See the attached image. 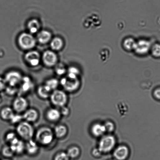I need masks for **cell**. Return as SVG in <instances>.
I'll list each match as a JSON object with an SVG mask.
<instances>
[{"mask_svg":"<svg viewBox=\"0 0 160 160\" xmlns=\"http://www.w3.org/2000/svg\"><path fill=\"white\" fill-rule=\"evenodd\" d=\"M34 138L39 145L47 147L52 143L55 136L53 129L49 127L44 126L40 127L35 131Z\"/></svg>","mask_w":160,"mask_h":160,"instance_id":"6da1fadb","label":"cell"},{"mask_svg":"<svg viewBox=\"0 0 160 160\" xmlns=\"http://www.w3.org/2000/svg\"><path fill=\"white\" fill-rule=\"evenodd\" d=\"M35 131L32 123L23 120L16 125V133L22 140L26 142L34 139Z\"/></svg>","mask_w":160,"mask_h":160,"instance_id":"7a4b0ae2","label":"cell"},{"mask_svg":"<svg viewBox=\"0 0 160 160\" xmlns=\"http://www.w3.org/2000/svg\"><path fill=\"white\" fill-rule=\"evenodd\" d=\"M49 99L51 104L58 108L67 106L68 101L67 92L64 90L58 89L52 92Z\"/></svg>","mask_w":160,"mask_h":160,"instance_id":"3957f363","label":"cell"},{"mask_svg":"<svg viewBox=\"0 0 160 160\" xmlns=\"http://www.w3.org/2000/svg\"><path fill=\"white\" fill-rule=\"evenodd\" d=\"M18 43L19 46L22 49L31 50L35 46L36 40L32 34L23 32L19 36Z\"/></svg>","mask_w":160,"mask_h":160,"instance_id":"277c9868","label":"cell"},{"mask_svg":"<svg viewBox=\"0 0 160 160\" xmlns=\"http://www.w3.org/2000/svg\"><path fill=\"white\" fill-rule=\"evenodd\" d=\"M116 144L115 138L109 135L102 138L99 143L98 148L102 153H109L113 149Z\"/></svg>","mask_w":160,"mask_h":160,"instance_id":"5b68a950","label":"cell"},{"mask_svg":"<svg viewBox=\"0 0 160 160\" xmlns=\"http://www.w3.org/2000/svg\"><path fill=\"white\" fill-rule=\"evenodd\" d=\"M28 100L23 96L17 95L13 101L12 108L17 113L23 114L29 108Z\"/></svg>","mask_w":160,"mask_h":160,"instance_id":"8992f818","label":"cell"},{"mask_svg":"<svg viewBox=\"0 0 160 160\" xmlns=\"http://www.w3.org/2000/svg\"><path fill=\"white\" fill-rule=\"evenodd\" d=\"M59 81V85L67 92H73L79 88L80 83L78 79H71L67 76L63 78Z\"/></svg>","mask_w":160,"mask_h":160,"instance_id":"52a82bcc","label":"cell"},{"mask_svg":"<svg viewBox=\"0 0 160 160\" xmlns=\"http://www.w3.org/2000/svg\"><path fill=\"white\" fill-rule=\"evenodd\" d=\"M23 78V76L19 72L12 70L6 73L4 79L7 85L18 87Z\"/></svg>","mask_w":160,"mask_h":160,"instance_id":"ba28073f","label":"cell"},{"mask_svg":"<svg viewBox=\"0 0 160 160\" xmlns=\"http://www.w3.org/2000/svg\"><path fill=\"white\" fill-rule=\"evenodd\" d=\"M34 87V83L30 78L28 76L23 77L21 82L18 87V95L24 96L31 92Z\"/></svg>","mask_w":160,"mask_h":160,"instance_id":"9c48e42d","label":"cell"},{"mask_svg":"<svg viewBox=\"0 0 160 160\" xmlns=\"http://www.w3.org/2000/svg\"><path fill=\"white\" fill-rule=\"evenodd\" d=\"M42 60L45 65L48 67L55 66L58 62V56L55 52L51 50H47L43 53Z\"/></svg>","mask_w":160,"mask_h":160,"instance_id":"30bf717a","label":"cell"},{"mask_svg":"<svg viewBox=\"0 0 160 160\" xmlns=\"http://www.w3.org/2000/svg\"><path fill=\"white\" fill-rule=\"evenodd\" d=\"M24 59L26 62L31 67H36L40 64V55L37 51H29L25 54Z\"/></svg>","mask_w":160,"mask_h":160,"instance_id":"8fae6325","label":"cell"},{"mask_svg":"<svg viewBox=\"0 0 160 160\" xmlns=\"http://www.w3.org/2000/svg\"><path fill=\"white\" fill-rule=\"evenodd\" d=\"M45 117L46 120L51 123H56L60 120L61 113L59 109L56 108H51L47 110L45 112Z\"/></svg>","mask_w":160,"mask_h":160,"instance_id":"7c38bea8","label":"cell"},{"mask_svg":"<svg viewBox=\"0 0 160 160\" xmlns=\"http://www.w3.org/2000/svg\"><path fill=\"white\" fill-rule=\"evenodd\" d=\"M15 154H21L25 151V142L18 137L9 144Z\"/></svg>","mask_w":160,"mask_h":160,"instance_id":"4fadbf2b","label":"cell"},{"mask_svg":"<svg viewBox=\"0 0 160 160\" xmlns=\"http://www.w3.org/2000/svg\"><path fill=\"white\" fill-rule=\"evenodd\" d=\"M23 120L31 123H35L39 120V113L34 108H28L23 114Z\"/></svg>","mask_w":160,"mask_h":160,"instance_id":"5bb4252c","label":"cell"},{"mask_svg":"<svg viewBox=\"0 0 160 160\" xmlns=\"http://www.w3.org/2000/svg\"><path fill=\"white\" fill-rule=\"evenodd\" d=\"M129 155V149L124 145L117 147L113 153L114 157L116 160H125L128 158Z\"/></svg>","mask_w":160,"mask_h":160,"instance_id":"9a60e30c","label":"cell"},{"mask_svg":"<svg viewBox=\"0 0 160 160\" xmlns=\"http://www.w3.org/2000/svg\"><path fill=\"white\" fill-rule=\"evenodd\" d=\"M40 146L34 139H31L25 142V151L28 154L33 156L38 152Z\"/></svg>","mask_w":160,"mask_h":160,"instance_id":"2e32d148","label":"cell"},{"mask_svg":"<svg viewBox=\"0 0 160 160\" xmlns=\"http://www.w3.org/2000/svg\"><path fill=\"white\" fill-rule=\"evenodd\" d=\"M151 48L149 42L146 40H142L136 43L134 50L138 54H145L149 51Z\"/></svg>","mask_w":160,"mask_h":160,"instance_id":"e0dca14e","label":"cell"},{"mask_svg":"<svg viewBox=\"0 0 160 160\" xmlns=\"http://www.w3.org/2000/svg\"><path fill=\"white\" fill-rule=\"evenodd\" d=\"M55 138L62 139L65 138L68 134V130L66 125L62 124L56 125L53 129Z\"/></svg>","mask_w":160,"mask_h":160,"instance_id":"ac0fdd59","label":"cell"},{"mask_svg":"<svg viewBox=\"0 0 160 160\" xmlns=\"http://www.w3.org/2000/svg\"><path fill=\"white\" fill-rule=\"evenodd\" d=\"M52 91L47 87L45 84L41 85L37 88V93L39 98L43 100L49 99Z\"/></svg>","mask_w":160,"mask_h":160,"instance_id":"d6986e66","label":"cell"},{"mask_svg":"<svg viewBox=\"0 0 160 160\" xmlns=\"http://www.w3.org/2000/svg\"><path fill=\"white\" fill-rule=\"evenodd\" d=\"M51 39L52 34L49 31L44 30L40 31L37 34V41L41 44H45L49 43Z\"/></svg>","mask_w":160,"mask_h":160,"instance_id":"ffe728a7","label":"cell"},{"mask_svg":"<svg viewBox=\"0 0 160 160\" xmlns=\"http://www.w3.org/2000/svg\"><path fill=\"white\" fill-rule=\"evenodd\" d=\"M15 113L12 108L5 107L0 111V117L3 120L9 121Z\"/></svg>","mask_w":160,"mask_h":160,"instance_id":"44dd1931","label":"cell"},{"mask_svg":"<svg viewBox=\"0 0 160 160\" xmlns=\"http://www.w3.org/2000/svg\"><path fill=\"white\" fill-rule=\"evenodd\" d=\"M28 29L31 34H35L38 32L41 27L40 22L35 18L30 20L27 24Z\"/></svg>","mask_w":160,"mask_h":160,"instance_id":"7402d4cb","label":"cell"},{"mask_svg":"<svg viewBox=\"0 0 160 160\" xmlns=\"http://www.w3.org/2000/svg\"><path fill=\"white\" fill-rule=\"evenodd\" d=\"M64 45L63 40L60 37H54L50 41V47L53 51H60Z\"/></svg>","mask_w":160,"mask_h":160,"instance_id":"603a6c76","label":"cell"},{"mask_svg":"<svg viewBox=\"0 0 160 160\" xmlns=\"http://www.w3.org/2000/svg\"><path fill=\"white\" fill-rule=\"evenodd\" d=\"M91 132L95 137H100L106 132L104 125L100 123H95L92 126Z\"/></svg>","mask_w":160,"mask_h":160,"instance_id":"cb8c5ba5","label":"cell"},{"mask_svg":"<svg viewBox=\"0 0 160 160\" xmlns=\"http://www.w3.org/2000/svg\"><path fill=\"white\" fill-rule=\"evenodd\" d=\"M66 152L70 159H75L79 156L80 150L79 147L74 146L69 147Z\"/></svg>","mask_w":160,"mask_h":160,"instance_id":"d4e9b609","label":"cell"},{"mask_svg":"<svg viewBox=\"0 0 160 160\" xmlns=\"http://www.w3.org/2000/svg\"><path fill=\"white\" fill-rule=\"evenodd\" d=\"M44 84L53 92L58 89V87L59 85V81L56 78H51L47 80Z\"/></svg>","mask_w":160,"mask_h":160,"instance_id":"484cf974","label":"cell"},{"mask_svg":"<svg viewBox=\"0 0 160 160\" xmlns=\"http://www.w3.org/2000/svg\"><path fill=\"white\" fill-rule=\"evenodd\" d=\"M55 71L56 74L59 76H62L67 72L66 68L63 63H57L55 66Z\"/></svg>","mask_w":160,"mask_h":160,"instance_id":"4316f807","label":"cell"},{"mask_svg":"<svg viewBox=\"0 0 160 160\" xmlns=\"http://www.w3.org/2000/svg\"><path fill=\"white\" fill-rule=\"evenodd\" d=\"M6 95L9 97H13L18 94V87H13L7 85L4 91Z\"/></svg>","mask_w":160,"mask_h":160,"instance_id":"83f0119b","label":"cell"},{"mask_svg":"<svg viewBox=\"0 0 160 160\" xmlns=\"http://www.w3.org/2000/svg\"><path fill=\"white\" fill-rule=\"evenodd\" d=\"M2 154L3 156L7 158L12 157L15 154L9 145H5L3 147Z\"/></svg>","mask_w":160,"mask_h":160,"instance_id":"f1b7e54d","label":"cell"},{"mask_svg":"<svg viewBox=\"0 0 160 160\" xmlns=\"http://www.w3.org/2000/svg\"><path fill=\"white\" fill-rule=\"evenodd\" d=\"M23 120V114L15 113L9 122L12 125H17Z\"/></svg>","mask_w":160,"mask_h":160,"instance_id":"f546056e","label":"cell"},{"mask_svg":"<svg viewBox=\"0 0 160 160\" xmlns=\"http://www.w3.org/2000/svg\"><path fill=\"white\" fill-rule=\"evenodd\" d=\"M136 43L133 39H126L124 42V46L127 50L134 49Z\"/></svg>","mask_w":160,"mask_h":160,"instance_id":"4dcf8cb0","label":"cell"},{"mask_svg":"<svg viewBox=\"0 0 160 160\" xmlns=\"http://www.w3.org/2000/svg\"><path fill=\"white\" fill-rule=\"evenodd\" d=\"M67 77L71 79H78V76L79 73L77 69L74 67H70L67 70Z\"/></svg>","mask_w":160,"mask_h":160,"instance_id":"1f68e13d","label":"cell"},{"mask_svg":"<svg viewBox=\"0 0 160 160\" xmlns=\"http://www.w3.org/2000/svg\"><path fill=\"white\" fill-rule=\"evenodd\" d=\"M152 54L153 57L160 58V44L156 43L151 48Z\"/></svg>","mask_w":160,"mask_h":160,"instance_id":"d6a6232c","label":"cell"},{"mask_svg":"<svg viewBox=\"0 0 160 160\" xmlns=\"http://www.w3.org/2000/svg\"><path fill=\"white\" fill-rule=\"evenodd\" d=\"M18 136H17V134L16 132H13L10 131L8 132L6 134L5 139L6 142L9 145L11 142H13L14 139H15L16 138H18Z\"/></svg>","mask_w":160,"mask_h":160,"instance_id":"836d02e7","label":"cell"},{"mask_svg":"<svg viewBox=\"0 0 160 160\" xmlns=\"http://www.w3.org/2000/svg\"><path fill=\"white\" fill-rule=\"evenodd\" d=\"M70 159L66 152L63 151L58 153L54 158V160H70Z\"/></svg>","mask_w":160,"mask_h":160,"instance_id":"e575fe53","label":"cell"},{"mask_svg":"<svg viewBox=\"0 0 160 160\" xmlns=\"http://www.w3.org/2000/svg\"><path fill=\"white\" fill-rule=\"evenodd\" d=\"M104 125L106 132H112L115 129V125L112 122L110 121L106 122Z\"/></svg>","mask_w":160,"mask_h":160,"instance_id":"d590c367","label":"cell"},{"mask_svg":"<svg viewBox=\"0 0 160 160\" xmlns=\"http://www.w3.org/2000/svg\"><path fill=\"white\" fill-rule=\"evenodd\" d=\"M59 109H59L62 117H66L70 115V110L67 106L62 107Z\"/></svg>","mask_w":160,"mask_h":160,"instance_id":"8d00e7d4","label":"cell"},{"mask_svg":"<svg viewBox=\"0 0 160 160\" xmlns=\"http://www.w3.org/2000/svg\"><path fill=\"white\" fill-rule=\"evenodd\" d=\"M7 86V84L4 78L0 77V92L4 91Z\"/></svg>","mask_w":160,"mask_h":160,"instance_id":"74e56055","label":"cell"},{"mask_svg":"<svg viewBox=\"0 0 160 160\" xmlns=\"http://www.w3.org/2000/svg\"><path fill=\"white\" fill-rule=\"evenodd\" d=\"M102 154L98 148H95L92 151V154L95 157H99Z\"/></svg>","mask_w":160,"mask_h":160,"instance_id":"f35d334b","label":"cell"},{"mask_svg":"<svg viewBox=\"0 0 160 160\" xmlns=\"http://www.w3.org/2000/svg\"><path fill=\"white\" fill-rule=\"evenodd\" d=\"M153 95L156 98L160 100V88L156 89L153 92Z\"/></svg>","mask_w":160,"mask_h":160,"instance_id":"ab89813d","label":"cell"},{"mask_svg":"<svg viewBox=\"0 0 160 160\" xmlns=\"http://www.w3.org/2000/svg\"><path fill=\"white\" fill-rule=\"evenodd\" d=\"M3 96L1 93V92H0V103L3 101Z\"/></svg>","mask_w":160,"mask_h":160,"instance_id":"60d3db41","label":"cell"},{"mask_svg":"<svg viewBox=\"0 0 160 160\" xmlns=\"http://www.w3.org/2000/svg\"><path fill=\"white\" fill-rule=\"evenodd\" d=\"M3 160H11L9 159H3Z\"/></svg>","mask_w":160,"mask_h":160,"instance_id":"b9f144b4","label":"cell"},{"mask_svg":"<svg viewBox=\"0 0 160 160\" xmlns=\"http://www.w3.org/2000/svg\"><path fill=\"white\" fill-rule=\"evenodd\" d=\"M116 160L114 159V160Z\"/></svg>","mask_w":160,"mask_h":160,"instance_id":"7bdbcfd3","label":"cell"}]
</instances>
